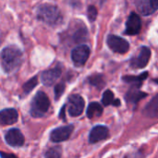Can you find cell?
Returning a JSON list of instances; mask_svg holds the SVG:
<instances>
[{"mask_svg": "<svg viewBox=\"0 0 158 158\" xmlns=\"http://www.w3.org/2000/svg\"><path fill=\"white\" fill-rule=\"evenodd\" d=\"M36 18L50 26H56L62 21V15L59 8L51 4L41 5L36 10Z\"/></svg>", "mask_w": 158, "mask_h": 158, "instance_id": "obj_2", "label": "cell"}, {"mask_svg": "<svg viewBox=\"0 0 158 158\" xmlns=\"http://www.w3.org/2000/svg\"><path fill=\"white\" fill-rule=\"evenodd\" d=\"M97 9L95 6H90L88 7V10H87V16H88V19L91 22H94L95 19H96V17H97Z\"/></svg>", "mask_w": 158, "mask_h": 158, "instance_id": "obj_24", "label": "cell"}, {"mask_svg": "<svg viewBox=\"0 0 158 158\" xmlns=\"http://www.w3.org/2000/svg\"><path fill=\"white\" fill-rule=\"evenodd\" d=\"M139 86H133L128 91L125 98L127 103L129 104H132V105H136L140 100H142L143 98L147 96V94L142 92L139 90Z\"/></svg>", "mask_w": 158, "mask_h": 158, "instance_id": "obj_15", "label": "cell"}, {"mask_svg": "<svg viewBox=\"0 0 158 158\" xmlns=\"http://www.w3.org/2000/svg\"><path fill=\"white\" fill-rule=\"evenodd\" d=\"M141 28H142V21L140 17L136 13L132 12L126 22L125 33L129 35H136L140 32Z\"/></svg>", "mask_w": 158, "mask_h": 158, "instance_id": "obj_10", "label": "cell"}, {"mask_svg": "<svg viewBox=\"0 0 158 158\" xmlns=\"http://www.w3.org/2000/svg\"><path fill=\"white\" fill-rule=\"evenodd\" d=\"M0 156L2 158H18L13 154H7V153H4V152H0Z\"/></svg>", "mask_w": 158, "mask_h": 158, "instance_id": "obj_25", "label": "cell"}, {"mask_svg": "<svg viewBox=\"0 0 158 158\" xmlns=\"http://www.w3.org/2000/svg\"><path fill=\"white\" fill-rule=\"evenodd\" d=\"M109 136V131L106 126L98 125L93 128L89 135L90 143H95L100 141L106 140Z\"/></svg>", "mask_w": 158, "mask_h": 158, "instance_id": "obj_11", "label": "cell"}, {"mask_svg": "<svg viewBox=\"0 0 158 158\" xmlns=\"http://www.w3.org/2000/svg\"><path fill=\"white\" fill-rule=\"evenodd\" d=\"M22 63V52L16 45H8L2 50L1 66L6 73L16 71Z\"/></svg>", "mask_w": 158, "mask_h": 158, "instance_id": "obj_1", "label": "cell"}, {"mask_svg": "<svg viewBox=\"0 0 158 158\" xmlns=\"http://www.w3.org/2000/svg\"><path fill=\"white\" fill-rule=\"evenodd\" d=\"M90 52L91 51H90L89 46L85 44H81V45L75 47L71 52V59L74 65L76 67L83 66L89 58Z\"/></svg>", "mask_w": 158, "mask_h": 158, "instance_id": "obj_6", "label": "cell"}, {"mask_svg": "<svg viewBox=\"0 0 158 158\" xmlns=\"http://www.w3.org/2000/svg\"><path fill=\"white\" fill-rule=\"evenodd\" d=\"M89 82L92 85H94V86H95V87H97L99 89H101L105 85V81H104L102 76H100V75H96V76L90 77L89 78Z\"/></svg>", "mask_w": 158, "mask_h": 158, "instance_id": "obj_22", "label": "cell"}, {"mask_svg": "<svg viewBox=\"0 0 158 158\" xmlns=\"http://www.w3.org/2000/svg\"><path fill=\"white\" fill-rule=\"evenodd\" d=\"M19 114L14 108H6L0 111V124L12 125L18 121Z\"/></svg>", "mask_w": 158, "mask_h": 158, "instance_id": "obj_14", "label": "cell"}, {"mask_svg": "<svg viewBox=\"0 0 158 158\" xmlns=\"http://www.w3.org/2000/svg\"><path fill=\"white\" fill-rule=\"evenodd\" d=\"M103 113V107L102 106L97 103V102H93L89 105L86 114L89 118H98L102 115Z\"/></svg>", "mask_w": 158, "mask_h": 158, "instance_id": "obj_17", "label": "cell"}, {"mask_svg": "<svg viewBox=\"0 0 158 158\" xmlns=\"http://www.w3.org/2000/svg\"><path fill=\"white\" fill-rule=\"evenodd\" d=\"M151 51L148 47H142L139 54L131 59V66L134 69H143L149 62Z\"/></svg>", "mask_w": 158, "mask_h": 158, "instance_id": "obj_7", "label": "cell"}, {"mask_svg": "<svg viewBox=\"0 0 158 158\" xmlns=\"http://www.w3.org/2000/svg\"><path fill=\"white\" fill-rule=\"evenodd\" d=\"M50 107V101L45 93L39 91L33 97L31 104L30 113L33 118H41L46 114Z\"/></svg>", "mask_w": 158, "mask_h": 158, "instance_id": "obj_3", "label": "cell"}, {"mask_svg": "<svg viewBox=\"0 0 158 158\" xmlns=\"http://www.w3.org/2000/svg\"><path fill=\"white\" fill-rule=\"evenodd\" d=\"M6 143L13 147H19L24 144L25 139L23 134L18 129H10L5 136Z\"/></svg>", "mask_w": 158, "mask_h": 158, "instance_id": "obj_9", "label": "cell"}, {"mask_svg": "<svg viewBox=\"0 0 158 158\" xmlns=\"http://www.w3.org/2000/svg\"><path fill=\"white\" fill-rule=\"evenodd\" d=\"M65 109H66V106H64L62 107V109H61V111H60V113H59V118H62L63 120L66 119V118H65Z\"/></svg>", "mask_w": 158, "mask_h": 158, "instance_id": "obj_26", "label": "cell"}, {"mask_svg": "<svg viewBox=\"0 0 158 158\" xmlns=\"http://www.w3.org/2000/svg\"><path fill=\"white\" fill-rule=\"evenodd\" d=\"M38 84V77L34 76L31 79H30L27 82H25L22 86V91L24 93V94H30Z\"/></svg>", "mask_w": 158, "mask_h": 158, "instance_id": "obj_20", "label": "cell"}, {"mask_svg": "<svg viewBox=\"0 0 158 158\" xmlns=\"http://www.w3.org/2000/svg\"><path fill=\"white\" fill-rule=\"evenodd\" d=\"M138 10L143 16H149L158 9V0H140L137 4Z\"/></svg>", "mask_w": 158, "mask_h": 158, "instance_id": "obj_13", "label": "cell"}, {"mask_svg": "<svg viewBox=\"0 0 158 158\" xmlns=\"http://www.w3.org/2000/svg\"><path fill=\"white\" fill-rule=\"evenodd\" d=\"M143 114L151 118H158V94H156L153 99L145 106L143 109Z\"/></svg>", "mask_w": 158, "mask_h": 158, "instance_id": "obj_16", "label": "cell"}, {"mask_svg": "<svg viewBox=\"0 0 158 158\" xmlns=\"http://www.w3.org/2000/svg\"><path fill=\"white\" fill-rule=\"evenodd\" d=\"M102 102L104 104V106H110V105H113V106H118L120 105V101L118 99H116L114 98V94L110 91V90H106L104 94H103V98H102Z\"/></svg>", "mask_w": 158, "mask_h": 158, "instance_id": "obj_19", "label": "cell"}, {"mask_svg": "<svg viewBox=\"0 0 158 158\" xmlns=\"http://www.w3.org/2000/svg\"><path fill=\"white\" fill-rule=\"evenodd\" d=\"M106 43L108 47L115 53L125 54L130 49V44L125 39L117 35H109Z\"/></svg>", "mask_w": 158, "mask_h": 158, "instance_id": "obj_5", "label": "cell"}, {"mask_svg": "<svg viewBox=\"0 0 158 158\" xmlns=\"http://www.w3.org/2000/svg\"><path fill=\"white\" fill-rule=\"evenodd\" d=\"M155 82H156V83H158V79H156V80H155Z\"/></svg>", "mask_w": 158, "mask_h": 158, "instance_id": "obj_27", "label": "cell"}, {"mask_svg": "<svg viewBox=\"0 0 158 158\" xmlns=\"http://www.w3.org/2000/svg\"><path fill=\"white\" fill-rule=\"evenodd\" d=\"M65 88H66V86H65L64 82H60L56 85V87H55V99L56 100H58L62 96V94L65 92Z\"/></svg>", "mask_w": 158, "mask_h": 158, "instance_id": "obj_23", "label": "cell"}, {"mask_svg": "<svg viewBox=\"0 0 158 158\" xmlns=\"http://www.w3.org/2000/svg\"><path fill=\"white\" fill-rule=\"evenodd\" d=\"M61 156H62V150L61 147L59 146L52 147L48 149L44 154L45 158H61Z\"/></svg>", "mask_w": 158, "mask_h": 158, "instance_id": "obj_21", "label": "cell"}, {"mask_svg": "<svg viewBox=\"0 0 158 158\" xmlns=\"http://www.w3.org/2000/svg\"><path fill=\"white\" fill-rule=\"evenodd\" d=\"M147 76H148V73L147 72H144V73H142L140 76H125L122 79H123V81L125 82L131 83L133 86H139V87H141L142 82L147 78Z\"/></svg>", "mask_w": 158, "mask_h": 158, "instance_id": "obj_18", "label": "cell"}, {"mask_svg": "<svg viewBox=\"0 0 158 158\" xmlns=\"http://www.w3.org/2000/svg\"><path fill=\"white\" fill-rule=\"evenodd\" d=\"M61 73H62V70L60 67H56L54 69L44 71L41 75L43 84L45 86H51L60 77Z\"/></svg>", "mask_w": 158, "mask_h": 158, "instance_id": "obj_12", "label": "cell"}, {"mask_svg": "<svg viewBox=\"0 0 158 158\" xmlns=\"http://www.w3.org/2000/svg\"><path fill=\"white\" fill-rule=\"evenodd\" d=\"M74 127L72 125H68V126H63L55 129L51 134H50V139L54 143H61L69 138L73 131Z\"/></svg>", "mask_w": 158, "mask_h": 158, "instance_id": "obj_8", "label": "cell"}, {"mask_svg": "<svg viewBox=\"0 0 158 158\" xmlns=\"http://www.w3.org/2000/svg\"><path fill=\"white\" fill-rule=\"evenodd\" d=\"M85 102L79 94H72L68 100V111L71 117H79L82 114Z\"/></svg>", "mask_w": 158, "mask_h": 158, "instance_id": "obj_4", "label": "cell"}]
</instances>
